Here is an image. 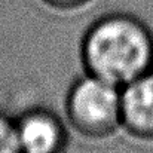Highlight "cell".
<instances>
[{
    "label": "cell",
    "mask_w": 153,
    "mask_h": 153,
    "mask_svg": "<svg viewBox=\"0 0 153 153\" xmlns=\"http://www.w3.org/2000/svg\"><path fill=\"white\" fill-rule=\"evenodd\" d=\"M80 56L88 74L122 88L153 70V33L134 15L110 13L86 30Z\"/></svg>",
    "instance_id": "cell-1"
},
{
    "label": "cell",
    "mask_w": 153,
    "mask_h": 153,
    "mask_svg": "<svg viewBox=\"0 0 153 153\" xmlns=\"http://www.w3.org/2000/svg\"><path fill=\"white\" fill-rule=\"evenodd\" d=\"M70 125L85 137L102 138L122 126L120 86L85 74L74 80L65 98Z\"/></svg>",
    "instance_id": "cell-2"
},
{
    "label": "cell",
    "mask_w": 153,
    "mask_h": 153,
    "mask_svg": "<svg viewBox=\"0 0 153 153\" xmlns=\"http://www.w3.org/2000/svg\"><path fill=\"white\" fill-rule=\"evenodd\" d=\"M16 132L22 153H64L68 144L64 122L43 107L24 111L16 119Z\"/></svg>",
    "instance_id": "cell-3"
},
{
    "label": "cell",
    "mask_w": 153,
    "mask_h": 153,
    "mask_svg": "<svg viewBox=\"0 0 153 153\" xmlns=\"http://www.w3.org/2000/svg\"><path fill=\"white\" fill-rule=\"evenodd\" d=\"M120 114L129 134L153 140V70L120 88Z\"/></svg>",
    "instance_id": "cell-4"
},
{
    "label": "cell",
    "mask_w": 153,
    "mask_h": 153,
    "mask_svg": "<svg viewBox=\"0 0 153 153\" xmlns=\"http://www.w3.org/2000/svg\"><path fill=\"white\" fill-rule=\"evenodd\" d=\"M0 153H22L18 132L16 120L0 111Z\"/></svg>",
    "instance_id": "cell-5"
},
{
    "label": "cell",
    "mask_w": 153,
    "mask_h": 153,
    "mask_svg": "<svg viewBox=\"0 0 153 153\" xmlns=\"http://www.w3.org/2000/svg\"><path fill=\"white\" fill-rule=\"evenodd\" d=\"M43 1L56 9H76L85 4L88 0H43Z\"/></svg>",
    "instance_id": "cell-6"
}]
</instances>
